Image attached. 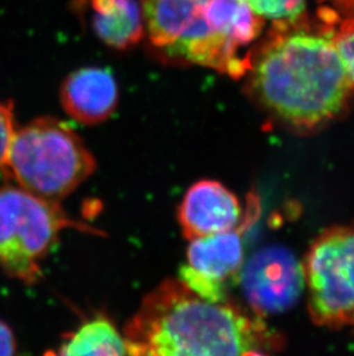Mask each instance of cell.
I'll return each instance as SVG.
<instances>
[{"label":"cell","instance_id":"obj_12","mask_svg":"<svg viewBox=\"0 0 354 356\" xmlns=\"http://www.w3.org/2000/svg\"><path fill=\"white\" fill-rule=\"evenodd\" d=\"M58 355L112 356L129 354L124 333L105 316L83 323L65 338Z\"/></svg>","mask_w":354,"mask_h":356},{"label":"cell","instance_id":"obj_11","mask_svg":"<svg viewBox=\"0 0 354 356\" xmlns=\"http://www.w3.org/2000/svg\"><path fill=\"white\" fill-rule=\"evenodd\" d=\"M94 34L105 44L126 50L145 35L141 3L136 0H90Z\"/></svg>","mask_w":354,"mask_h":356},{"label":"cell","instance_id":"obj_3","mask_svg":"<svg viewBox=\"0 0 354 356\" xmlns=\"http://www.w3.org/2000/svg\"><path fill=\"white\" fill-rule=\"evenodd\" d=\"M145 35L158 56L176 64L211 68L243 78L245 49L264 20L245 0H140Z\"/></svg>","mask_w":354,"mask_h":356},{"label":"cell","instance_id":"obj_15","mask_svg":"<svg viewBox=\"0 0 354 356\" xmlns=\"http://www.w3.org/2000/svg\"><path fill=\"white\" fill-rule=\"evenodd\" d=\"M15 131L13 106L10 103L0 102V175L5 173Z\"/></svg>","mask_w":354,"mask_h":356},{"label":"cell","instance_id":"obj_7","mask_svg":"<svg viewBox=\"0 0 354 356\" xmlns=\"http://www.w3.org/2000/svg\"><path fill=\"white\" fill-rule=\"evenodd\" d=\"M243 287L259 315L290 309L305 285L304 270L292 252L283 247L261 249L243 271Z\"/></svg>","mask_w":354,"mask_h":356},{"label":"cell","instance_id":"obj_4","mask_svg":"<svg viewBox=\"0 0 354 356\" xmlns=\"http://www.w3.org/2000/svg\"><path fill=\"white\" fill-rule=\"evenodd\" d=\"M96 165L67 124L44 117L15 131L5 175L38 197L60 202L94 175Z\"/></svg>","mask_w":354,"mask_h":356},{"label":"cell","instance_id":"obj_13","mask_svg":"<svg viewBox=\"0 0 354 356\" xmlns=\"http://www.w3.org/2000/svg\"><path fill=\"white\" fill-rule=\"evenodd\" d=\"M257 17L262 20L289 22L304 17L306 0H245Z\"/></svg>","mask_w":354,"mask_h":356},{"label":"cell","instance_id":"obj_14","mask_svg":"<svg viewBox=\"0 0 354 356\" xmlns=\"http://www.w3.org/2000/svg\"><path fill=\"white\" fill-rule=\"evenodd\" d=\"M331 24V38L345 71L354 86V17L339 20L331 10H328Z\"/></svg>","mask_w":354,"mask_h":356},{"label":"cell","instance_id":"obj_5","mask_svg":"<svg viewBox=\"0 0 354 356\" xmlns=\"http://www.w3.org/2000/svg\"><path fill=\"white\" fill-rule=\"evenodd\" d=\"M67 229L96 233L91 226L74 222L59 202L15 186L0 188V268L12 278L28 285L38 282L42 261Z\"/></svg>","mask_w":354,"mask_h":356},{"label":"cell","instance_id":"obj_16","mask_svg":"<svg viewBox=\"0 0 354 356\" xmlns=\"http://www.w3.org/2000/svg\"><path fill=\"white\" fill-rule=\"evenodd\" d=\"M17 352V340L10 326L0 321V356H10Z\"/></svg>","mask_w":354,"mask_h":356},{"label":"cell","instance_id":"obj_10","mask_svg":"<svg viewBox=\"0 0 354 356\" xmlns=\"http://www.w3.org/2000/svg\"><path fill=\"white\" fill-rule=\"evenodd\" d=\"M60 101L65 112L77 122L101 124L117 108L119 88L110 71L101 67L81 68L65 80Z\"/></svg>","mask_w":354,"mask_h":356},{"label":"cell","instance_id":"obj_2","mask_svg":"<svg viewBox=\"0 0 354 356\" xmlns=\"http://www.w3.org/2000/svg\"><path fill=\"white\" fill-rule=\"evenodd\" d=\"M130 355H267L283 339L234 303L208 301L180 279L149 293L124 330Z\"/></svg>","mask_w":354,"mask_h":356},{"label":"cell","instance_id":"obj_9","mask_svg":"<svg viewBox=\"0 0 354 356\" xmlns=\"http://www.w3.org/2000/svg\"><path fill=\"white\" fill-rule=\"evenodd\" d=\"M187 256V268L198 287L224 296V286L241 271L244 262L241 226L190 240Z\"/></svg>","mask_w":354,"mask_h":356},{"label":"cell","instance_id":"obj_6","mask_svg":"<svg viewBox=\"0 0 354 356\" xmlns=\"http://www.w3.org/2000/svg\"><path fill=\"white\" fill-rule=\"evenodd\" d=\"M304 278L314 323L339 327L354 323V225L324 231L306 256Z\"/></svg>","mask_w":354,"mask_h":356},{"label":"cell","instance_id":"obj_1","mask_svg":"<svg viewBox=\"0 0 354 356\" xmlns=\"http://www.w3.org/2000/svg\"><path fill=\"white\" fill-rule=\"evenodd\" d=\"M320 22L304 17L276 22L248 52L246 90L262 110L297 131H315L351 104L354 86L331 38L328 10Z\"/></svg>","mask_w":354,"mask_h":356},{"label":"cell","instance_id":"obj_8","mask_svg":"<svg viewBox=\"0 0 354 356\" xmlns=\"http://www.w3.org/2000/svg\"><path fill=\"white\" fill-rule=\"evenodd\" d=\"M178 222L189 240L227 232L241 226V204L220 182L201 180L187 189L178 208Z\"/></svg>","mask_w":354,"mask_h":356}]
</instances>
